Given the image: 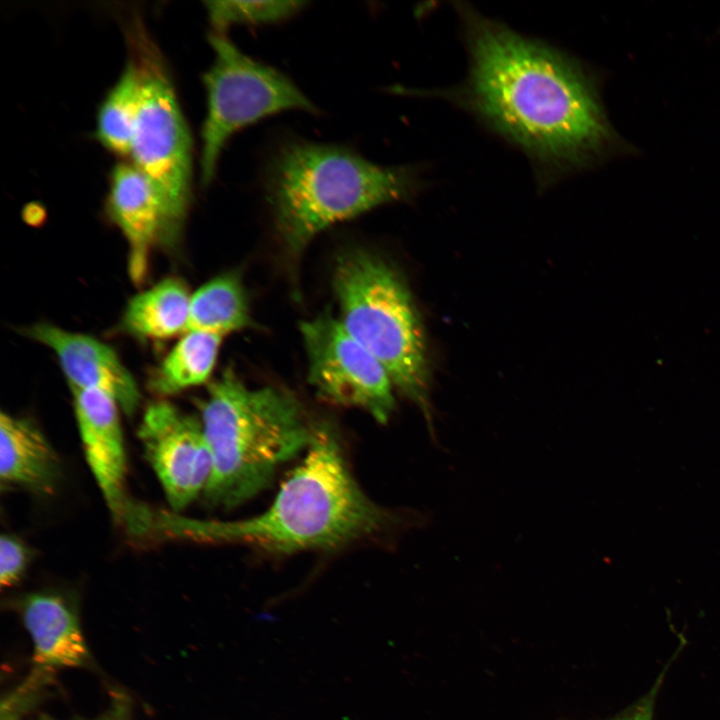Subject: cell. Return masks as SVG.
Returning <instances> with one entry per match:
<instances>
[{
	"mask_svg": "<svg viewBox=\"0 0 720 720\" xmlns=\"http://www.w3.org/2000/svg\"><path fill=\"white\" fill-rule=\"evenodd\" d=\"M455 6L469 69L460 85L435 95L520 149L543 187L602 155L612 132L583 66L464 3Z\"/></svg>",
	"mask_w": 720,
	"mask_h": 720,
	"instance_id": "obj_1",
	"label": "cell"
},
{
	"mask_svg": "<svg viewBox=\"0 0 720 720\" xmlns=\"http://www.w3.org/2000/svg\"><path fill=\"white\" fill-rule=\"evenodd\" d=\"M167 518L165 528L174 533L278 553L335 548L378 534L400 520L361 490L326 424L315 426L304 460L262 513L232 522Z\"/></svg>",
	"mask_w": 720,
	"mask_h": 720,
	"instance_id": "obj_2",
	"label": "cell"
},
{
	"mask_svg": "<svg viewBox=\"0 0 720 720\" xmlns=\"http://www.w3.org/2000/svg\"><path fill=\"white\" fill-rule=\"evenodd\" d=\"M264 185L277 232L297 255L325 228L409 200L422 182L414 167L380 166L342 146L289 141L269 160Z\"/></svg>",
	"mask_w": 720,
	"mask_h": 720,
	"instance_id": "obj_3",
	"label": "cell"
},
{
	"mask_svg": "<svg viewBox=\"0 0 720 720\" xmlns=\"http://www.w3.org/2000/svg\"><path fill=\"white\" fill-rule=\"evenodd\" d=\"M199 418L211 456L203 495L227 509L265 489L280 465L307 450L315 431L293 395L251 389L230 367L209 386Z\"/></svg>",
	"mask_w": 720,
	"mask_h": 720,
	"instance_id": "obj_4",
	"label": "cell"
},
{
	"mask_svg": "<svg viewBox=\"0 0 720 720\" xmlns=\"http://www.w3.org/2000/svg\"><path fill=\"white\" fill-rule=\"evenodd\" d=\"M333 283L343 327L384 366L394 387L432 428L425 335L405 282L381 258L355 250L338 260Z\"/></svg>",
	"mask_w": 720,
	"mask_h": 720,
	"instance_id": "obj_5",
	"label": "cell"
},
{
	"mask_svg": "<svg viewBox=\"0 0 720 720\" xmlns=\"http://www.w3.org/2000/svg\"><path fill=\"white\" fill-rule=\"evenodd\" d=\"M125 35L139 80L131 163L151 182L179 240L191 201V134L165 60L143 21L134 16Z\"/></svg>",
	"mask_w": 720,
	"mask_h": 720,
	"instance_id": "obj_6",
	"label": "cell"
},
{
	"mask_svg": "<svg viewBox=\"0 0 720 720\" xmlns=\"http://www.w3.org/2000/svg\"><path fill=\"white\" fill-rule=\"evenodd\" d=\"M209 42L214 61L203 76L207 92L202 128L203 185L211 183L224 146L241 128L286 110L316 111L286 75L244 54L223 32L211 33Z\"/></svg>",
	"mask_w": 720,
	"mask_h": 720,
	"instance_id": "obj_7",
	"label": "cell"
},
{
	"mask_svg": "<svg viewBox=\"0 0 720 720\" xmlns=\"http://www.w3.org/2000/svg\"><path fill=\"white\" fill-rule=\"evenodd\" d=\"M300 331L308 380L317 395L335 405L361 408L386 423L396 400L384 366L328 312L302 322Z\"/></svg>",
	"mask_w": 720,
	"mask_h": 720,
	"instance_id": "obj_8",
	"label": "cell"
},
{
	"mask_svg": "<svg viewBox=\"0 0 720 720\" xmlns=\"http://www.w3.org/2000/svg\"><path fill=\"white\" fill-rule=\"evenodd\" d=\"M138 437L175 511L203 493L211 473V456L200 418L171 403L156 402L147 407Z\"/></svg>",
	"mask_w": 720,
	"mask_h": 720,
	"instance_id": "obj_9",
	"label": "cell"
},
{
	"mask_svg": "<svg viewBox=\"0 0 720 720\" xmlns=\"http://www.w3.org/2000/svg\"><path fill=\"white\" fill-rule=\"evenodd\" d=\"M79 434L87 464L116 521L131 532L144 534L149 511L135 506L126 495V453L119 405L97 390H72Z\"/></svg>",
	"mask_w": 720,
	"mask_h": 720,
	"instance_id": "obj_10",
	"label": "cell"
},
{
	"mask_svg": "<svg viewBox=\"0 0 720 720\" xmlns=\"http://www.w3.org/2000/svg\"><path fill=\"white\" fill-rule=\"evenodd\" d=\"M107 209L129 247V274L140 283L147 274L153 248L178 242L146 175L133 163L116 164L110 175Z\"/></svg>",
	"mask_w": 720,
	"mask_h": 720,
	"instance_id": "obj_11",
	"label": "cell"
},
{
	"mask_svg": "<svg viewBox=\"0 0 720 720\" xmlns=\"http://www.w3.org/2000/svg\"><path fill=\"white\" fill-rule=\"evenodd\" d=\"M27 333L55 353L72 390L104 392L126 414L135 412L140 402L137 383L110 346L49 323L33 325Z\"/></svg>",
	"mask_w": 720,
	"mask_h": 720,
	"instance_id": "obj_12",
	"label": "cell"
},
{
	"mask_svg": "<svg viewBox=\"0 0 720 720\" xmlns=\"http://www.w3.org/2000/svg\"><path fill=\"white\" fill-rule=\"evenodd\" d=\"M61 475L59 458L39 428L25 418L0 414V480L38 494H52Z\"/></svg>",
	"mask_w": 720,
	"mask_h": 720,
	"instance_id": "obj_13",
	"label": "cell"
},
{
	"mask_svg": "<svg viewBox=\"0 0 720 720\" xmlns=\"http://www.w3.org/2000/svg\"><path fill=\"white\" fill-rule=\"evenodd\" d=\"M21 610L33 641L34 662L42 667H75L86 660L77 617L63 598L51 593L30 594Z\"/></svg>",
	"mask_w": 720,
	"mask_h": 720,
	"instance_id": "obj_14",
	"label": "cell"
},
{
	"mask_svg": "<svg viewBox=\"0 0 720 720\" xmlns=\"http://www.w3.org/2000/svg\"><path fill=\"white\" fill-rule=\"evenodd\" d=\"M190 299L183 281L166 278L129 301L123 327L131 334L152 339L186 333Z\"/></svg>",
	"mask_w": 720,
	"mask_h": 720,
	"instance_id": "obj_15",
	"label": "cell"
},
{
	"mask_svg": "<svg viewBox=\"0 0 720 720\" xmlns=\"http://www.w3.org/2000/svg\"><path fill=\"white\" fill-rule=\"evenodd\" d=\"M252 323L238 273L221 274L191 294L187 331L225 336Z\"/></svg>",
	"mask_w": 720,
	"mask_h": 720,
	"instance_id": "obj_16",
	"label": "cell"
},
{
	"mask_svg": "<svg viewBox=\"0 0 720 720\" xmlns=\"http://www.w3.org/2000/svg\"><path fill=\"white\" fill-rule=\"evenodd\" d=\"M221 340V336L206 332H186L155 371L151 389L172 395L205 383L216 364Z\"/></svg>",
	"mask_w": 720,
	"mask_h": 720,
	"instance_id": "obj_17",
	"label": "cell"
},
{
	"mask_svg": "<svg viewBox=\"0 0 720 720\" xmlns=\"http://www.w3.org/2000/svg\"><path fill=\"white\" fill-rule=\"evenodd\" d=\"M139 100V80L128 58L120 78L102 102L97 116L96 137L111 152L130 155Z\"/></svg>",
	"mask_w": 720,
	"mask_h": 720,
	"instance_id": "obj_18",
	"label": "cell"
},
{
	"mask_svg": "<svg viewBox=\"0 0 720 720\" xmlns=\"http://www.w3.org/2000/svg\"><path fill=\"white\" fill-rule=\"evenodd\" d=\"M304 1H206L209 20L216 32L234 24H266L288 19L298 13Z\"/></svg>",
	"mask_w": 720,
	"mask_h": 720,
	"instance_id": "obj_19",
	"label": "cell"
},
{
	"mask_svg": "<svg viewBox=\"0 0 720 720\" xmlns=\"http://www.w3.org/2000/svg\"><path fill=\"white\" fill-rule=\"evenodd\" d=\"M31 553L28 547L17 537L2 534L0 538V584L10 587L23 576Z\"/></svg>",
	"mask_w": 720,
	"mask_h": 720,
	"instance_id": "obj_20",
	"label": "cell"
},
{
	"mask_svg": "<svg viewBox=\"0 0 720 720\" xmlns=\"http://www.w3.org/2000/svg\"><path fill=\"white\" fill-rule=\"evenodd\" d=\"M665 671L659 675L648 693L611 720H653L655 700L664 680Z\"/></svg>",
	"mask_w": 720,
	"mask_h": 720,
	"instance_id": "obj_21",
	"label": "cell"
},
{
	"mask_svg": "<svg viewBox=\"0 0 720 720\" xmlns=\"http://www.w3.org/2000/svg\"><path fill=\"white\" fill-rule=\"evenodd\" d=\"M102 720H121V718H120V714H119V716L117 717V716H115L114 713H113V714H111L110 716H108V717H106V718H104V719H102Z\"/></svg>",
	"mask_w": 720,
	"mask_h": 720,
	"instance_id": "obj_22",
	"label": "cell"
}]
</instances>
